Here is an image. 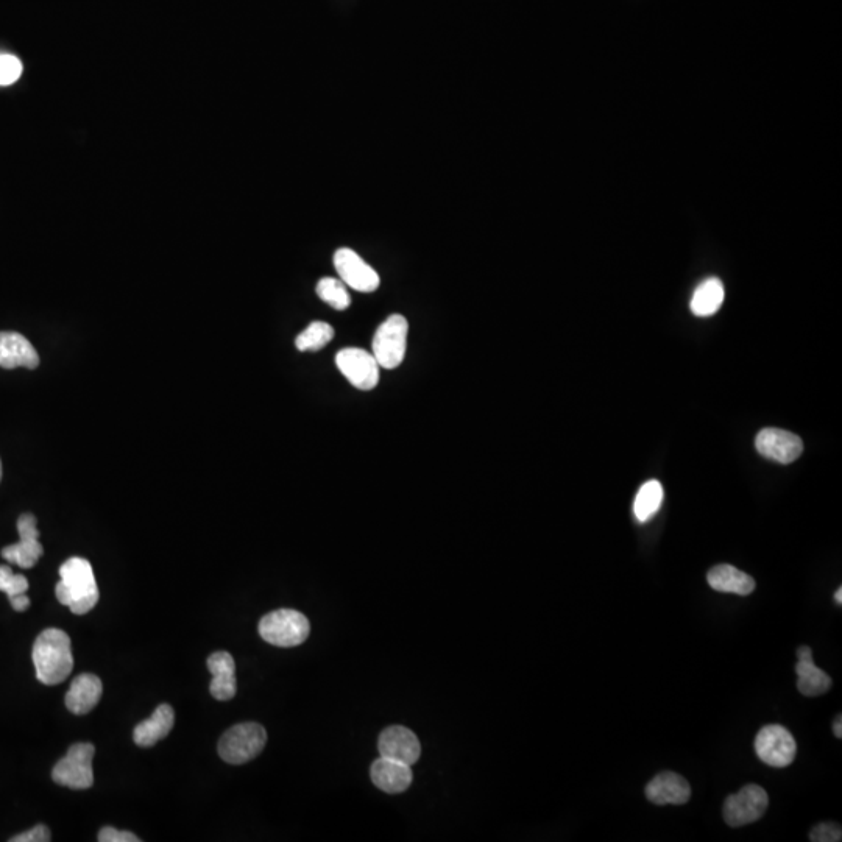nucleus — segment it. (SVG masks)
<instances>
[{
  "instance_id": "nucleus-10",
  "label": "nucleus",
  "mask_w": 842,
  "mask_h": 842,
  "mask_svg": "<svg viewBox=\"0 0 842 842\" xmlns=\"http://www.w3.org/2000/svg\"><path fill=\"white\" fill-rule=\"evenodd\" d=\"M19 543L2 549V557L8 562L15 563L19 568L29 570L35 567L44 554V548L39 543V532L36 528V518L32 513H24L18 520Z\"/></svg>"
},
{
  "instance_id": "nucleus-21",
  "label": "nucleus",
  "mask_w": 842,
  "mask_h": 842,
  "mask_svg": "<svg viewBox=\"0 0 842 842\" xmlns=\"http://www.w3.org/2000/svg\"><path fill=\"white\" fill-rule=\"evenodd\" d=\"M707 581L713 590L721 593L749 596L755 590L754 577L726 563L708 571Z\"/></svg>"
},
{
  "instance_id": "nucleus-5",
  "label": "nucleus",
  "mask_w": 842,
  "mask_h": 842,
  "mask_svg": "<svg viewBox=\"0 0 842 842\" xmlns=\"http://www.w3.org/2000/svg\"><path fill=\"white\" fill-rule=\"evenodd\" d=\"M407 333L409 323L403 315H390L386 322L381 323L372 344L373 356L379 367L386 370L400 367L406 354Z\"/></svg>"
},
{
  "instance_id": "nucleus-14",
  "label": "nucleus",
  "mask_w": 842,
  "mask_h": 842,
  "mask_svg": "<svg viewBox=\"0 0 842 842\" xmlns=\"http://www.w3.org/2000/svg\"><path fill=\"white\" fill-rule=\"evenodd\" d=\"M646 797L655 805H683L691 797V786L676 772H662L646 786Z\"/></svg>"
},
{
  "instance_id": "nucleus-13",
  "label": "nucleus",
  "mask_w": 842,
  "mask_h": 842,
  "mask_svg": "<svg viewBox=\"0 0 842 842\" xmlns=\"http://www.w3.org/2000/svg\"><path fill=\"white\" fill-rule=\"evenodd\" d=\"M379 754L412 766L421 755V744L412 730L403 726L387 727L379 736Z\"/></svg>"
},
{
  "instance_id": "nucleus-8",
  "label": "nucleus",
  "mask_w": 842,
  "mask_h": 842,
  "mask_svg": "<svg viewBox=\"0 0 842 842\" xmlns=\"http://www.w3.org/2000/svg\"><path fill=\"white\" fill-rule=\"evenodd\" d=\"M769 797L758 785H746L740 793L730 794L724 804V819L730 827H744L765 816Z\"/></svg>"
},
{
  "instance_id": "nucleus-25",
  "label": "nucleus",
  "mask_w": 842,
  "mask_h": 842,
  "mask_svg": "<svg viewBox=\"0 0 842 842\" xmlns=\"http://www.w3.org/2000/svg\"><path fill=\"white\" fill-rule=\"evenodd\" d=\"M317 295L320 300L325 301L326 305H330L336 311H345L350 308L351 298L344 281L323 278L317 283Z\"/></svg>"
},
{
  "instance_id": "nucleus-16",
  "label": "nucleus",
  "mask_w": 842,
  "mask_h": 842,
  "mask_svg": "<svg viewBox=\"0 0 842 842\" xmlns=\"http://www.w3.org/2000/svg\"><path fill=\"white\" fill-rule=\"evenodd\" d=\"M39 365V354L22 334L2 331L0 333V367L33 368Z\"/></svg>"
},
{
  "instance_id": "nucleus-30",
  "label": "nucleus",
  "mask_w": 842,
  "mask_h": 842,
  "mask_svg": "<svg viewBox=\"0 0 842 842\" xmlns=\"http://www.w3.org/2000/svg\"><path fill=\"white\" fill-rule=\"evenodd\" d=\"M50 830L46 827V825H36L35 828L29 830V832L21 833V835L15 836V838H11L10 842H49L50 841Z\"/></svg>"
},
{
  "instance_id": "nucleus-28",
  "label": "nucleus",
  "mask_w": 842,
  "mask_h": 842,
  "mask_svg": "<svg viewBox=\"0 0 842 842\" xmlns=\"http://www.w3.org/2000/svg\"><path fill=\"white\" fill-rule=\"evenodd\" d=\"M810 839L814 842L841 841V827H839V825L833 824V822H827V824H819L818 827H814L813 830H811Z\"/></svg>"
},
{
  "instance_id": "nucleus-29",
  "label": "nucleus",
  "mask_w": 842,
  "mask_h": 842,
  "mask_svg": "<svg viewBox=\"0 0 842 842\" xmlns=\"http://www.w3.org/2000/svg\"><path fill=\"white\" fill-rule=\"evenodd\" d=\"M99 841L100 842H139L141 839L138 836L133 835L130 832H124V830H117V828L113 827H105L100 830L99 833Z\"/></svg>"
},
{
  "instance_id": "nucleus-20",
  "label": "nucleus",
  "mask_w": 842,
  "mask_h": 842,
  "mask_svg": "<svg viewBox=\"0 0 842 842\" xmlns=\"http://www.w3.org/2000/svg\"><path fill=\"white\" fill-rule=\"evenodd\" d=\"M175 724L174 708L169 704L160 705L147 721L141 722L133 730V740L139 747H152L169 735Z\"/></svg>"
},
{
  "instance_id": "nucleus-11",
  "label": "nucleus",
  "mask_w": 842,
  "mask_h": 842,
  "mask_svg": "<svg viewBox=\"0 0 842 842\" xmlns=\"http://www.w3.org/2000/svg\"><path fill=\"white\" fill-rule=\"evenodd\" d=\"M334 267L339 273L340 280L358 292L370 294L379 287V275L373 267L353 252L351 248H339L334 255Z\"/></svg>"
},
{
  "instance_id": "nucleus-26",
  "label": "nucleus",
  "mask_w": 842,
  "mask_h": 842,
  "mask_svg": "<svg viewBox=\"0 0 842 842\" xmlns=\"http://www.w3.org/2000/svg\"><path fill=\"white\" fill-rule=\"evenodd\" d=\"M29 590V581L22 574H15L7 565H0V591H4L10 602Z\"/></svg>"
},
{
  "instance_id": "nucleus-6",
  "label": "nucleus",
  "mask_w": 842,
  "mask_h": 842,
  "mask_svg": "<svg viewBox=\"0 0 842 842\" xmlns=\"http://www.w3.org/2000/svg\"><path fill=\"white\" fill-rule=\"evenodd\" d=\"M96 747L89 743H77L69 747L66 757L61 758L52 771V779L58 785L71 789H88L94 783L92 758Z\"/></svg>"
},
{
  "instance_id": "nucleus-32",
  "label": "nucleus",
  "mask_w": 842,
  "mask_h": 842,
  "mask_svg": "<svg viewBox=\"0 0 842 842\" xmlns=\"http://www.w3.org/2000/svg\"><path fill=\"white\" fill-rule=\"evenodd\" d=\"M835 602L838 605L842 604V588H838V591H836Z\"/></svg>"
},
{
  "instance_id": "nucleus-12",
  "label": "nucleus",
  "mask_w": 842,
  "mask_h": 842,
  "mask_svg": "<svg viewBox=\"0 0 842 842\" xmlns=\"http://www.w3.org/2000/svg\"><path fill=\"white\" fill-rule=\"evenodd\" d=\"M755 448L761 456L779 464H793L804 453V442L785 429L766 428L758 432Z\"/></svg>"
},
{
  "instance_id": "nucleus-27",
  "label": "nucleus",
  "mask_w": 842,
  "mask_h": 842,
  "mask_svg": "<svg viewBox=\"0 0 842 842\" xmlns=\"http://www.w3.org/2000/svg\"><path fill=\"white\" fill-rule=\"evenodd\" d=\"M22 75V63L15 55H0V86L13 85Z\"/></svg>"
},
{
  "instance_id": "nucleus-31",
  "label": "nucleus",
  "mask_w": 842,
  "mask_h": 842,
  "mask_svg": "<svg viewBox=\"0 0 842 842\" xmlns=\"http://www.w3.org/2000/svg\"><path fill=\"white\" fill-rule=\"evenodd\" d=\"M833 732H835L836 738H839V740H841V738H842L841 716H838V719H836L835 724H833Z\"/></svg>"
},
{
  "instance_id": "nucleus-4",
  "label": "nucleus",
  "mask_w": 842,
  "mask_h": 842,
  "mask_svg": "<svg viewBox=\"0 0 842 842\" xmlns=\"http://www.w3.org/2000/svg\"><path fill=\"white\" fill-rule=\"evenodd\" d=\"M267 743V732L256 722H244L231 727L220 738V758L230 765H244L261 754Z\"/></svg>"
},
{
  "instance_id": "nucleus-33",
  "label": "nucleus",
  "mask_w": 842,
  "mask_h": 842,
  "mask_svg": "<svg viewBox=\"0 0 842 842\" xmlns=\"http://www.w3.org/2000/svg\"><path fill=\"white\" fill-rule=\"evenodd\" d=\"M0 481H2V462H0Z\"/></svg>"
},
{
  "instance_id": "nucleus-24",
  "label": "nucleus",
  "mask_w": 842,
  "mask_h": 842,
  "mask_svg": "<svg viewBox=\"0 0 842 842\" xmlns=\"http://www.w3.org/2000/svg\"><path fill=\"white\" fill-rule=\"evenodd\" d=\"M334 339V328L330 323L312 322L295 339V347L300 351H319Z\"/></svg>"
},
{
  "instance_id": "nucleus-17",
  "label": "nucleus",
  "mask_w": 842,
  "mask_h": 842,
  "mask_svg": "<svg viewBox=\"0 0 842 842\" xmlns=\"http://www.w3.org/2000/svg\"><path fill=\"white\" fill-rule=\"evenodd\" d=\"M208 669L213 674L209 691L217 701H230L236 696V663L230 652H214L208 659Z\"/></svg>"
},
{
  "instance_id": "nucleus-7",
  "label": "nucleus",
  "mask_w": 842,
  "mask_h": 842,
  "mask_svg": "<svg viewBox=\"0 0 842 842\" xmlns=\"http://www.w3.org/2000/svg\"><path fill=\"white\" fill-rule=\"evenodd\" d=\"M755 752L766 765L786 768L793 763L797 744L788 729L779 724L763 727L755 738Z\"/></svg>"
},
{
  "instance_id": "nucleus-1",
  "label": "nucleus",
  "mask_w": 842,
  "mask_h": 842,
  "mask_svg": "<svg viewBox=\"0 0 842 842\" xmlns=\"http://www.w3.org/2000/svg\"><path fill=\"white\" fill-rule=\"evenodd\" d=\"M55 595L75 615H86L99 602V587L91 563L82 557L66 560L60 568Z\"/></svg>"
},
{
  "instance_id": "nucleus-22",
  "label": "nucleus",
  "mask_w": 842,
  "mask_h": 842,
  "mask_svg": "<svg viewBox=\"0 0 842 842\" xmlns=\"http://www.w3.org/2000/svg\"><path fill=\"white\" fill-rule=\"evenodd\" d=\"M726 298L724 284L718 278H708L697 286L691 298V312L697 317H710L716 314Z\"/></svg>"
},
{
  "instance_id": "nucleus-19",
  "label": "nucleus",
  "mask_w": 842,
  "mask_h": 842,
  "mask_svg": "<svg viewBox=\"0 0 842 842\" xmlns=\"http://www.w3.org/2000/svg\"><path fill=\"white\" fill-rule=\"evenodd\" d=\"M102 680L94 674H80L72 680L66 694V707L74 715H86L99 704L102 697Z\"/></svg>"
},
{
  "instance_id": "nucleus-15",
  "label": "nucleus",
  "mask_w": 842,
  "mask_h": 842,
  "mask_svg": "<svg viewBox=\"0 0 842 842\" xmlns=\"http://www.w3.org/2000/svg\"><path fill=\"white\" fill-rule=\"evenodd\" d=\"M370 777L384 793L400 794L411 786L412 769L401 761L381 757L373 763Z\"/></svg>"
},
{
  "instance_id": "nucleus-9",
  "label": "nucleus",
  "mask_w": 842,
  "mask_h": 842,
  "mask_svg": "<svg viewBox=\"0 0 842 842\" xmlns=\"http://www.w3.org/2000/svg\"><path fill=\"white\" fill-rule=\"evenodd\" d=\"M336 364L345 378L359 390L378 386L379 364L375 356L361 348H344L336 356Z\"/></svg>"
},
{
  "instance_id": "nucleus-3",
  "label": "nucleus",
  "mask_w": 842,
  "mask_h": 842,
  "mask_svg": "<svg viewBox=\"0 0 842 842\" xmlns=\"http://www.w3.org/2000/svg\"><path fill=\"white\" fill-rule=\"evenodd\" d=\"M259 635L278 648H295L308 640L311 624L297 610L281 609L270 612L259 623Z\"/></svg>"
},
{
  "instance_id": "nucleus-23",
  "label": "nucleus",
  "mask_w": 842,
  "mask_h": 842,
  "mask_svg": "<svg viewBox=\"0 0 842 842\" xmlns=\"http://www.w3.org/2000/svg\"><path fill=\"white\" fill-rule=\"evenodd\" d=\"M663 498H665V492H663V485L659 481L652 479V481L644 482L641 489L638 490L637 496H635V518L640 523L652 520L662 507Z\"/></svg>"
},
{
  "instance_id": "nucleus-18",
  "label": "nucleus",
  "mask_w": 842,
  "mask_h": 842,
  "mask_svg": "<svg viewBox=\"0 0 842 842\" xmlns=\"http://www.w3.org/2000/svg\"><path fill=\"white\" fill-rule=\"evenodd\" d=\"M799 662L796 665L797 690L807 697L821 696L832 688V679L825 671L814 665L813 651L808 646L797 649Z\"/></svg>"
},
{
  "instance_id": "nucleus-2",
  "label": "nucleus",
  "mask_w": 842,
  "mask_h": 842,
  "mask_svg": "<svg viewBox=\"0 0 842 842\" xmlns=\"http://www.w3.org/2000/svg\"><path fill=\"white\" fill-rule=\"evenodd\" d=\"M36 677L44 685H58L68 679L74 668L71 638L60 629H46L33 644Z\"/></svg>"
}]
</instances>
